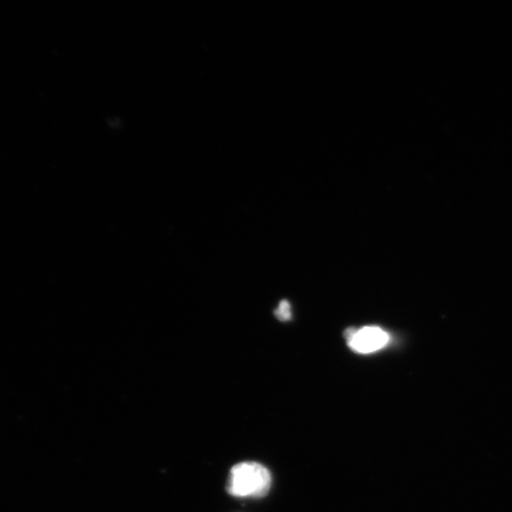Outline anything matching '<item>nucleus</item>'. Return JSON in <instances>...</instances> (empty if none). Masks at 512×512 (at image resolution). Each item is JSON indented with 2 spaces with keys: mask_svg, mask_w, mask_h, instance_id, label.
Masks as SVG:
<instances>
[{
  "mask_svg": "<svg viewBox=\"0 0 512 512\" xmlns=\"http://www.w3.org/2000/svg\"><path fill=\"white\" fill-rule=\"evenodd\" d=\"M349 347L358 354H371L386 347L389 336L379 326H366L360 330L348 332Z\"/></svg>",
  "mask_w": 512,
  "mask_h": 512,
  "instance_id": "obj_2",
  "label": "nucleus"
},
{
  "mask_svg": "<svg viewBox=\"0 0 512 512\" xmlns=\"http://www.w3.org/2000/svg\"><path fill=\"white\" fill-rule=\"evenodd\" d=\"M275 315H277V317L280 320H283V322H286V320L291 319L290 303L285 302V300H284V302H281L278 307V310L275 311Z\"/></svg>",
  "mask_w": 512,
  "mask_h": 512,
  "instance_id": "obj_3",
  "label": "nucleus"
},
{
  "mask_svg": "<svg viewBox=\"0 0 512 512\" xmlns=\"http://www.w3.org/2000/svg\"><path fill=\"white\" fill-rule=\"evenodd\" d=\"M271 472L255 462L239 463L230 470L227 490L238 498H262L270 492Z\"/></svg>",
  "mask_w": 512,
  "mask_h": 512,
  "instance_id": "obj_1",
  "label": "nucleus"
}]
</instances>
